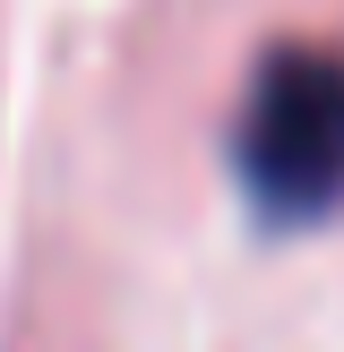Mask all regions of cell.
<instances>
[{
	"mask_svg": "<svg viewBox=\"0 0 344 352\" xmlns=\"http://www.w3.org/2000/svg\"><path fill=\"white\" fill-rule=\"evenodd\" d=\"M233 181L258 223L301 232L344 206V52L275 43L258 52L233 112Z\"/></svg>",
	"mask_w": 344,
	"mask_h": 352,
	"instance_id": "1",
	"label": "cell"
}]
</instances>
